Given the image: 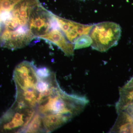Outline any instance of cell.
<instances>
[{
	"label": "cell",
	"mask_w": 133,
	"mask_h": 133,
	"mask_svg": "<svg viewBox=\"0 0 133 133\" xmlns=\"http://www.w3.org/2000/svg\"><path fill=\"white\" fill-rule=\"evenodd\" d=\"M133 86V76L128 82L126 83L125 84L124 86V87H129Z\"/></svg>",
	"instance_id": "obj_13"
},
{
	"label": "cell",
	"mask_w": 133,
	"mask_h": 133,
	"mask_svg": "<svg viewBox=\"0 0 133 133\" xmlns=\"http://www.w3.org/2000/svg\"><path fill=\"white\" fill-rule=\"evenodd\" d=\"M45 132H51L59 128L73 118L66 115L51 114L42 117Z\"/></svg>",
	"instance_id": "obj_7"
},
{
	"label": "cell",
	"mask_w": 133,
	"mask_h": 133,
	"mask_svg": "<svg viewBox=\"0 0 133 133\" xmlns=\"http://www.w3.org/2000/svg\"><path fill=\"white\" fill-rule=\"evenodd\" d=\"M121 35V27L115 23L105 22L94 24L89 34L91 46L98 51L105 52L117 45Z\"/></svg>",
	"instance_id": "obj_3"
},
{
	"label": "cell",
	"mask_w": 133,
	"mask_h": 133,
	"mask_svg": "<svg viewBox=\"0 0 133 133\" xmlns=\"http://www.w3.org/2000/svg\"></svg>",
	"instance_id": "obj_14"
},
{
	"label": "cell",
	"mask_w": 133,
	"mask_h": 133,
	"mask_svg": "<svg viewBox=\"0 0 133 133\" xmlns=\"http://www.w3.org/2000/svg\"><path fill=\"white\" fill-rule=\"evenodd\" d=\"M35 114L33 109L12 105L0 118V132H24Z\"/></svg>",
	"instance_id": "obj_4"
},
{
	"label": "cell",
	"mask_w": 133,
	"mask_h": 133,
	"mask_svg": "<svg viewBox=\"0 0 133 133\" xmlns=\"http://www.w3.org/2000/svg\"><path fill=\"white\" fill-rule=\"evenodd\" d=\"M37 76L41 78H46L49 77L52 73V72L46 67H42L36 69Z\"/></svg>",
	"instance_id": "obj_11"
},
{
	"label": "cell",
	"mask_w": 133,
	"mask_h": 133,
	"mask_svg": "<svg viewBox=\"0 0 133 133\" xmlns=\"http://www.w3.org/2000/svg\"><path fill=\"white\" fill-rule=\"evenodd\" d=\"M88 103L86 97L69 94L59 87L46 102L37 108L36 113L42 117L49 114H61L74 118L83 111Z\"/></svg>",
	"instance_id": "obj_2"
},
{
	"label": "cell",
	"mask_w": 133,
	"mask_h": 133,
	"mask_svg": "<svg viewBox=\"0 0 133 133\" xmlns=\"http://www.w3.org/2000/svg\"><path fill=\"white\" fill-rule=\"evenodd\" d=\"M41 4L39 0H0V47L21 49L35 38L30 21Z\"/></svg>",
	"instance_id": "obj_1"
},
{
	"label": "cell",
	"mask_w": 133,
	"mask_h": 133,
	"mask_svg": "<svg viewBox=\"0 0 133 133\" xmlns=\"http://www.w3.org/2000/svg\"><path fill=\"white\" fill-rule=\"evenodd\" d=\"M124 110L128 113L129 114H130L133 117V103L129 105Z\"/></svg>",
	"instance_id": "obj_12"
},
{
	"label": "cell",
	"mask_w": 133,
	"mask_h": 133,
	"mask_svg": "<svg viewBox=\"0 0 133 133\" xmlns=\"http://www.w3.org/2000/svg\"><path fill=\"white\" fill-rule=\"evenodd\" d=\"M59 28L68 40L74 44L81 37L89 35L93 25L84 24L55 15Z\"/></svg>",
	"instance_id": "obj_5"
},
{
	"label": "cell",
	"mask_w": 133,
	"mask_h": 133,
	"mask_svg": "<svg viewBox=\"0 0 133 133\" xmlns=\"http://www.w3.org/2000/svg\"><path fill=\"white\" fill-rule=\"evenodd\" d=\"M24 132H45L42 119L40 115L37 113L35 114L26 127Z\"/></svg>",
	"instance_id": "obj_10"
},
{
	"label": "cell",
	"mask_w": 133,
	"mask_h": 133,
	"mask_svg": "<svg viewBox=\"0 0 133 133\" xmlns=\"http://www.w3.org/2000/svg\"><path fill=\"white\" fill-rule=\"evenodd\" d=\"M110 133H133V117L125 111L119 112Z\"/></svg>",
	"instance_id": "obj_8"
},
{
	"label": "cell",
	"mask_w": 133,
	"mask_h": 133,
	"mask_svg": "<svg viewBox=\"0 0 133 133\" xmlns=\"http://www.w3.org/2000/svg\"><path fill=\"white\" fill-rule=\"evenodd\" d=\"M119 98L115 104L116 112L123 111L133 103V86L122 87L119 90Z\"/></svg>",
	"instance_id": "obj_9"
},
{
	"label": "cell",
	"mask_w": 133,
	"mask_h": 133,
	"mask_svg": "<svg viewBox=\"0 0 133 133\" xmlns=\"http://www.w3.org/2000/svg\"><path fill=\"white\" fill-rule=\"evenodd\" d=\"M42 39L56 45L67 56L74 55V44L67 39L58 26L52 28Z\"/></svg>",
	"instance_id": "obj_6"
}]
</instances>
